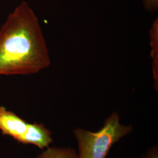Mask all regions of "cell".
<instances>
[{"label": "cell", "instance_id": "cell-1", "mask_svg": "<svg viewBox=\"0 0 158 158\" xmlns=\"http://www.w3.org/2000/svg\"><path fill=\"white\" fill-rule=\"evenodd\" d=\"M50 64L39 19L23 1L0 28V76L37 73Z\"/></svg>", "mask_w": 158, "mask_h": 158}, {"label": "cell", "instance_id": "cell-2", "mask_svg": "<svg viewBox=\"0 0 158 158\" xmlns=\"http://www.w3.org/2000/svg\"><path fill=\"white\" fill-rule=\"evenodd\" d=\"M131 130V127L120 124L119 116L115 113L110 115L104 127L97 132L75 130L79 144V158H106L113 144Z\"/></svg>", "mask_w": 158, "mask_h": 158}, {"label": "cell", "instance_id": "cell-3", "mask_svg": "<svg viewBox=\"0 0 158 158\" xmlns=\"http://www.w3.org/2000/svg\"><path fill=\"white\" fill-rule=\"evenodd\" d=\"M28 124L15 113L0 106V130L4 135L11 136L19 142L27 130Z\"/></svg>", "mask_w": 158, "mask_h": 158}, {"label": "cell", "instance_id": "cell-4", "mask_svg": "<svg viewBox=\"0 0 158 158\" xmlns=\"http://www.w3.org/2000/svg\"><path fill=\"white\" fill-rule=\"evenodd\" d=\"M52 142L51 132L44 125L28 124L27 130L19 142L33 144L40 149H44L48 147Z\"/></svg>", "mask_w": 158, "mask_h": 158}, {"label": "cell", "instance_id": "cell-5", "mask_svg": "<svg viewBox=\"0 0 158 158\" xmlns=\"http://www.w3.org/2000/svg\"><path fill=\"white\" fill-rule=\"evenodd\" d=\"M38 158H79V156L71 149L49 148Z\"/></svg>", "mask_w": 158, "mask_h": 158}, {"label": "cell", "instance_id": "cell-6", "mask_svg": "<svg viewBox=\"0 0 158 158\" xmlns=\"http://www.w3.org/2000/svg\"><path fill=\"white\" fill-rule=\"evenodd\" d=\"M152 56L153 59V70L155 79H158V21L154 23L151 30ZM158 81V80H157Z\"/></svg>", "mask_w": 158, "mask_h": 158}, {"label": "cell", "instance_id": "cell-7", "mask_svg": "<svg viewBox=\"0 0 158 158\" xmlns=\"http://www.w3.org/2000/svg\"><path fill=\"white\" fill-rule=\"evenodd\" d=\"M147 158H158V153L155 149H153L151 152L150 153Z\"/></svg>", "mask_w": 158, "mask_h": 158}]
</instances>
